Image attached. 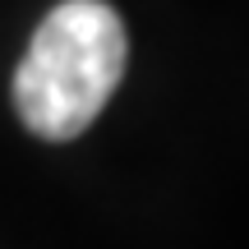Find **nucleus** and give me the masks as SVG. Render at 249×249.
<instances>
[{
    "label": "nucleus",
    "instance_id": "1",
    "mask_svg": "<svg viewBox=\"0 0 249 249\" xmlns=\"http://www.w3.org/2000/svg\"><path fill=\"white\" fill-rule=\"evenodd\" d=\"M129 65L124 18L107 0H60L14 70V111L28 134L70 143L102 116Z\"/></svg>",
    "mask_w": 249,
    "mask_h": 249
}]
</instances>
